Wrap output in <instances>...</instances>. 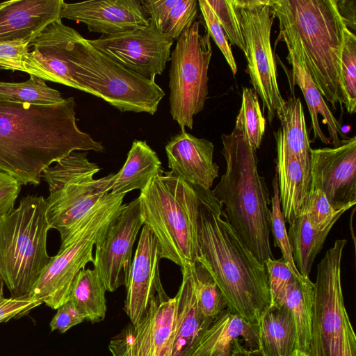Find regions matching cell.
Returning a JSON list of instances; mask_svg holds the SVG:
<instances>
[{"label": "cell", "mask_w": 356, "mask_h": 356, "mask_svg": "<svg viewBox=\"0 0 356 356\" xmlns=\"http://www.w3.org/2000/svg\"><path fill=\"white\" fill-rule=\"evenodd\" d=\"M125 194H107L63 241L51 257L29 296L57 309L68 300L72 284L88 262L94 261L93 248L126 204Z\"/></svg>", "instance_id": "8"}, {"label": "cell", "mask_w": 356, "mask_h": 356, "mask_svg": "<svg viewBox=\"0 0 356 356\" xmlns=\"http://www.w3.org/2000/svg\"><path fill=\"white\" fill-rule=\"evenodd\" d=\"M106 289L97 271L93 268H84L75 277L68 296L85 316L86 320L99 323L106 316Z\"/></svg>", "instance_id": "32"}, {"label": "cell", "mask_w": 356, "mask_h": 356, "mask_svg": "<svg viewBox=\"0 0 356 356\" xmlns=\"http://www.w3.org/2000/svg\"><path fill=\"white\" fill-rule=\"evenodd\" d=\"M238 10L245 43L247 72L254 90L262 100L270 123L283 111L277 69L270 44V31L275 16L268 0H233Z\"/></svg>", "instance_id": "12"}, {"label": "cell", "mask_w": 356, "mask_h": 356, "mask_svg": "<svg viewBox=\"0 0 356 356\" xmlns=\"http://www.w3.org/2000/svg\"><path fill=\"white\" fill-rule=\"evenodd\" d=\"M142 225L140 202L136 198L125 204L103 238L95 245L94 268L106 291L113 292L122 285H127L132 264V249Z\"/></svg>", "instance_id": "14"}, {"label": "cell", "mask_w": 356, "mask_h": 356, "mask_svg": "<svg viewBox=\"0 0 356 356\" xmlns=\"http://www.w3.org/2000/svg\"><path fill=\"white\" fill-rule=\"evenodd\" d=\"M257 325L258 350L261 356H291L296 350L295 322L284 306H270Z\"/></svg>", "instance_id": "26"}, {"label": "cell", "mask_w": 356, "mask_h": 356, "mask_svg": "<svg viewBox=\"0 0 356 356\" xmlns=\"http://www.w3.org/2000/svg\"><path fill=\"white\" fill-rule=\"evenodd\" d=\"M243 123L250 146L259 147L266 128V119L261 110L258 95L253 88H243L242 104Z\"/></svg>", "instance_id": "36"}, {"label": "cell", "mask_w": 356, "mask_h": 356, "mask_svg": "<svg viewBox=\"0 0 356 356\" xmlns=\"http://www.w3.org/2000/svg\"><path fill=\"white\" fill-rule=\"evenodd\" d=\"M333 225L318 231L314 228L306 213L290 225L287 232L295 266L303 277H309L314 261L323 248Z\"/></svg>", "instance_id": "31"}, {"label": "cell", "mask_w": 356, "mask_h": 356, "mask_svg": "<svg viewBox=\"0 0 356 356\" xmlns=\"http://www.w3.org/2000/svg\"><path fill=\"white\" fill-rule=\"evenodd\" d=\"M175 304V297L157 293L142 321L129 323L111 340L113 356H161L174 334Z\"/></svg>", "instance_id": "16"}, {"label": "cell", "mask_w": 356, "mask_h": 356, "mask_svg": "<svg viewBox=\"0 0 356 356\" xmlns=\"http://www.w3.org/2000/svg\"><path fill=\"white\" fill-rule=\"evenodd\" d=\"M0 99L35 105H54L65 100L59 91L33 75H30L29 79L24 82L0 81Z\"/></svg>", "instance_id": "33"}, {"label": "cell", "mask_w": 356, "mask_h": 356, "mask_svg": "<svg viewBox=\"0 0 356 356\" xmlns=\"http://www.w3.org/2000/svg\"><path fill=\"white\" fill-rule=\"evenodd\" d=\"M291 356H308L307 354L296 350Z\"/></svg>", "instance_id": "48"}, {"label": "cell", "mask_w": 356, "mask_h": 356, "mask_svg": "<svg viewBox=\"0 0 356 356\" xmlns=\"http://www.w3.org/2000/svg\"><path fill=\"white\" fill-rule=\"evenodd\" d=\"M87 154L72 152L42 173L49 192L45 199L47 220L51 229L59 232L61 241L112 188L115 174L94 179L100 168L89 161Z\"/></svg>", "instance_id": "9"}, {"label": "cell", "mask_w": 356, "mask_h": 356, "mask_svg": "<svg viewBox=\"0 0 356 356\" xmlns=\"http://www.w3.org/2000/svg\"><path fill=\"white\" fill-rule=\"evenodd\" d=\"M22 186L15 178L0 170V218L15 208Z\"/></svg>", "instance_id": "45"}, {"label": "cell", "mask_w": 356, "mask_h": 356, "mask_svg": "<svg viewBox=\"0 0 356 356\" xmlns=\"http://www.w3.org/2000/svg\"><path fill=\"white\" fill-rule=\"evenodd\" d=\"M160 249L149 228L143 225L131 264L124 311L131 323L137 325L145 316L152 299L165 292L160 279Z\"/></svg>", "instance_id": "18"}, {"label": "cell", "mask_w": 356, "mask_h": 356, "mask_svg": "<svg viewBox=\"0 0 356 356\" xmlns=\"http://www.w3.org/2000/svg\"><path fill=\"white\" fill-rule=\"evenodd\" d=\"M277 117L282 127L275 132L284 150L310 170L312 148L300 99L293 97L285 101L283 111Z\"/></svg>", "instance_id": "30"}, {"label": "cell", "mask_w": 356, "mask_h": 356, "mask_svg": "<svg viewBox=\"0 0 356 356\" xmlns=\"http://www.w3.org/2000/svg\"><path fill=\"white\" fill-rule=\"evenodd\" d=\"M195 290L200 312L207 318H215L227 309L225 298L206 267L198 260L192 263Z\"/></svg>", "instance_id": "34"}, {"label": "cell", "mask_w": 356, "mask_h": 356, "mask_svg": "<svg viewBox=\"0 0 356 356\" xmlns=\"http://www.w3.org/2000/svg\"><path fill=\"white\" fill-rule=\"evenodd\" d=\"M230 356H261L258 349L248 348L241 344V339H236Z\"/></svg>", "instance_id": "46"}, {"label": "cell", "mask_w": 356, "mask_h": 356, "mask_svg": "<svg viewBox=\"0 0 356 356\" xmlns=\"http://www.w3.org/2000/svg\"><path fill=\"white\" fill-rule=\"evenodd\" d=\"M274 136L280 202L285 222L290 225L305 213L311 191V173L298 159L284 150L276 132Z\"/></svg>", "instance_id": "24"}, {"label": "cell", "mask_w": 356, "mask_h": 356, "mask_svg": "<svg viewBox=\"0 0 356 356\" xmlns=\"http://www.w3.org/2000/svg\"><path fill=\"white\" fill-rule=\"evenodd\" d=\"M71 72L80 90L102 99L121 112L154 115L165 95L155 81L110 58L81 34L72 48Z\"/></svg>", "instance_id": "7"}, {"label": "cell", "mask_w": 356, "mask_h": 356, "mask_svg": "<svg viewBox=\"0 0 356 356\" xmlns=\"http://www.w3.org/2000/svg\"><path fill=\"white\" fill-rule=\"evenodd\" d=\"M341 81L348 113L356 110V37L349 29L345 31V40L341 60Z\"/></svg>", "instance_id": "35"}, {"label": "cell", "mask_w": 356, "mask_h": 356, "mask_svg": "<svg viewBox=\"0 0 356 356\" xmlns=\"http://www.w3.org/2000/svg\"><path fill=\"white\" fill-rule=\"evenodd\" d=\"M181 268L183 277L175 296V337L172 356H188L214 321L202 316L198 308L192 263Z\"/></svg>", "instance_id": "23"}, {"label": "cell", "mask_w": 356, "mask_h": 356, "mask_svg": "<svg viewBox=\"0 0 356 356\" xmlns=\"http://www.w3.org/2000/svg\"><path fill=\"white\" fill-rule=\"evenodd\" d=\"M203 188L161 171L138 197L143 225L156 238L161 259L181 267L200 256L198 223Z\"/></svg>", "instance_id": "5"}, {"label": "cell", "mask_w": 356, "mask_h": 356, "mask_svg": "<svg viewBox=\"0 0 356 356\" xmlns=\"http://www.w3.org/2000/svg\"><path fill=\"white\" fill-rule=\"evenodd\" d=\"M86 321L85 316L70 300L57 309V312L49 323L51 332L58 330L65 333L73 326Z\"/></svg>", "instance_id": "44"}, {"label": "cell", "mask_w": 356, "mask_h": 356, "mask_svg": "<svg viewBox=\"0 0 356 356\" xmlns=\"http://www.w3.org/2000/svg\"><path fill=\"white\" fill-rule=\"evenodd\" d=\"M63 0H10L0 10V42H31L51 22L60 19Z\"/></svg>", "instance_id": "21"}, {"label": "cell", "mask_w": 356, "mask_h": 356, "mask_svg": "<svg viewBox=\"0 0 356 356\" xmlns=\"http://www.w3.org/2000/svg\"><path fill=\"white\" fill-rule=\"evenodd\" d=\"M236 339L258 349L257 325L251 324L228 308L220 313L188 356H230Z\"/></svg>", "instance_id": "25"}, {"label": "cell", "mask_w": 356, "mask_h": 356, "mask_svg": "<svg viewBox=\"0 0 356 356\" xmlns=\"http://www.w3.org/2000/svg\"><path fill=\"white\" fill-rule=\"evenodd\" d=\"M279 22L277 41L296 47L323 98L336 110L345 99L341 60L347 29L337 0H268Z\"/></svg>", "instance_id": "3"}, {"label": "cell", "mask_w": 356, "mask_h": 356, "mask_svg": "<svg viewBox=\"0 0 356 356\" xmlns=\"http://www.w3.org/2000/svg\"><path fill=\"white\" fill-rule=\"evenodd\" d=\"M312 187L321 190L335 210L347 211L356 203V137L334 147L312 149Z\"/></svg>", "instance_id": "15"}, {"label": "cell", "mask_w": 356, "mask_h": 356, "mask_svg": "<svg viewBox=\"0 0 356 356\" xmlns=\"http://www.w3.org/2000/svg\"><path fill=\"white\" fill-rule=\"evenodd\" d=\"M314 282L309 277L293 276L273 306L282 305L291 313L297 332L296 350L308 355L314 305Z\"/></svg>", "instance_id": "28"}, {"label": "cell", "mask_w": 356, "mask_h": 356, "mask_svg": "<svg viewBox=\"0 0 356 356\" xmlns=\"http://www.w3.org/2000/svg\"><path fill=\"white\" fill-rule=\"evenodd\" d=\"M288 49L287 60L292 67V79L294 85L300 88L307 102L311 117L313 140H320L323 143H330L334 147L347 137L341 131V125L330 111L323 97L314 83L299 49L285 43Z\"/></svg>", "instance_id": "22"}, {"label": "cell", "mask_w": 356, "mask_h": 356, "mask_svg": "<svg viewBox=\"0 0 356 356\" xmlns=\"http://www.w3.org/2000/svg\"><path fill=\"white\" fill-rule=\"evenodd\" d=\"M73 97L54 105L0 99V170L22 185L37 186L53 163L74 151L104 152L76 124Z\"/></svg>", "instance_id": "1"}, {"label": "cell", "mask_w": 356, "mask_h": 356, "mask_svg": "<svg viewBox=\"0 0 356 356\" xmlns=\"http://www.w3.org/2000/svg\"><path fill=\"white\" fill-rule=\"evenodd\" d=\"M174 337H175V334H173L172 337H171V339L167 343V345H166L165 348H164V350L162 353V354L161 355V356H172Z\"/></svg>", "instance_id": "47"}, {"label": "cell", "mask_w": 356, "mask_h": 356, "mask_svg": "<svg viewBox=\"0 0 356 356\" xmlns=\"http://www.w3.org/2000/svg\"><path fill=\"white\" fill-rule=\"evenodd\" d=\"M29 41L0 42V70L24 72L23 58L29 52Z\"/></svg>", "instance_id": "43"}, {"label": "cell", "mask_w": 356, "mask_h": 356, "mask_svg": "<svg viewBox=\"0 0 356 356\" xmlns=\"http://www.w3.org/2000/svg\"><path fill=\"white\" fill-rule=\"evenodd\" d=\"M346 243L336 240L317 266L308 356H356V336L341 288V263Z\"/></svg>", "instance_id": "10"}, {"label": "cell", "mask_w": 356, "mask_h": 356, "mask_svg": "<svg viewBox=\"0 0 356 356\" xmlns=\"http://www.w3.org/2000/svg\"><path fill=\"white\" fill-rule=\"evenodd\" d=\"M161 162L145 140H135L122 168L115 174L111 193L126 194L144 190L152 178L162 170Z\"/></svg>", "instance_id": "27"}, {"label": "cell", "mask_w": 356, "mask_h": 356, "mask_svg": "<svg viewBox=\"0 0 356 356\" xmlns=\"http://www.w3.org/2000/svg\"><path fill=\"white\" fill-rule=\"evenodd\" d=\"M198 6L201 10L202 17L206 24L207 33L214 40L222 55L225 56L232 72L235 74L237 72V67L234 55L232 54L227 38L219 23L213 10L207 3L206 0H199Z\"/></svg>", "instance_id": "40"}, {"label": "cell", "mask_w": 356, "mask_h": 356, "mask_svg": "<svg viewBox=\"0 0 356 356\" xmlns=\"http://www.w3.org/2000/svg\"><path fill=\"white\" fill-rule=\"evenodd\" d=\"M4 284L0 280V323L27 315L30 311L42 302L31 298L29 295L18 298H6L3 293Z\"/></svg>", "instance_id": "42"}, {"label": "cell", "mask_w": 356, "mask_h": 356, "mask_svg": "<svg viewBox=\"0 0 356 356\" xmlns=\"http://www.w3.org/2000/svg\"><path fill=\"white\" fill-rule=\"evenodd\" d=\"M222 205L212 191L203 190L200 207L197 259L220 288L227 308L257 324L270 306L268 274L222 216Z\"/></svg>", "instance_id": "2"}, {"label": "cell", "mask_w": 356, "mask_h": 356, "mask_svg": "<svg viewBox=\"0 0 356 356\" xmlns=\"http://www.w3.org/2000/svg\"><path fill=\"white\" fill-rule=\"evenodd\" d=\"M213 10L227 39L245 54V43L241 29L238 10L233 0H206Z\"/></svg>", "instance_id": "38"}, {"label": "cell", "mask_w": 356, "mask_h": 356, "mask_svg": "<svg viewBox=\"0 0 356 356\" xmlns=\"http://www.w3.org/2000/svg\"><path fill=\"white\" fill-rule=\"evenodd\" d=\"M211 55V37L207 32L200 34L196 21L177 40L171 52L170 113L181 131L192 129L194 116L204 109Z\"/></svg>", "instance_id": "11"}, {"label": "cell", "mask_w": 356, "mask_h": 356, "mask_svg": "<svg viewBox=\"0 0 356 356\" xmlns=\"http://www.w3.org/2000/svg\"><path fill=\"white\" fill-rule=\"evenodd\" d=\"M50 229L42 196L23 197L17 208L0 218V280L10 297L28 296L49 264Z\"/></svg>", "instance_id": "6"}, {"label": "cell", "mask_w": 356, "mask_h": 356, "mask_svg": "<svg viewBox=\"0 0 356 356\" xmlns=\"http://www.w3.org/2000/svg\"><path fill=\"white\" fill-rule=\"evenodd\" d=\"M165 149L172 173L194 186L211 188L219 170L213 161L214 147L211 141L184 130L172 138Z\"/></svg>", "instance_id": "20"}, {"label": "cell", "mask_w": 356, "mask_h": 356, "mask_svg": "<svg viewBox=\"0 0 356 356\" xmlns=\"http://www.w3.org/2000/svg\"><path fill=\"white\" fill-rule=\"evenodd\" d=\"M273 194L271 198V211L270 213V227L272 232L275 246L279 248L282 258L287 264L292 273L297 277L302 276L297 270L293 261L285 220L281 210L279 197L277 177L275 174L272 181Z\"/></svg>", "instance_id": "37"}, {"label": "cell", "mask_w": 356, "mask_h": 356, "mask_svg": "<svg viewBox=\"0 0 356 356\" xmlns=\"http://www.w3.org/2000/svg\"><path fill=\"white\" fill-rule=\"evenodd\" d=\"M222 154L225 172L212 191L222 205L223 218L244 245L262 264L273 255L270 245L269 192L259 175L255 150L250 146L241 108L235 127L222 134Z\"/></svg>", "instance_id": "4"}, {"label": "cell", "mask_w": 356, "mask_h": 356, "mask_svg": "<svg viewBox=\"0 0 356 356\" xmlns=\"http://www.w3.org/2000/svg\"><path fill=\"white\" fill-rule=\"evenodd\" d=\"M60 17L86 24L90 32L111 35L145 26L149 22L141 0L63 1Z\"/></svg>", "instance_id": "19"}, {"label": "cell", "mask_w": 356, "mask_h": 356, "mask_svg": "<svg viewBox=\"0 0 356 356\" xmlns=\"http://www.w3.org/2000/svg\"><path fill=\"white\" fill-rule=\"evenodd\" d=\"M88 42L95 49L143 77L155 81L170 60L173 40L149 23Z\"/></svg>", "instance_id": "13"}, {"label": "cell", "mask_w": 356, "mask_h": 356, "mask_svg": "<svg viewBox=\"0 0 356 356\" xmlns=\"http://www.w3.org/2000/svg\"><path fill=\"white\" fill-rule=\"evenodd\" d=\"M345 211L335 210L321 190L311 186L305 213L307 215L314 228L321 231L330 225L334 226Z\"/></svg>", "instance_id": "39"}, {"label": "cell", "mask_w": 356, "mask_h": 356, "mask_svg": "<svg viewBox=\"0 0 356 356\" xmlns=\"http://www.w3.org/2000/svg\"><path fill=\"white\" fill-rule=\"evenodd\" d=\"M79 35L61 19L51 22L29 42L23 58L24 72L80 90L70 66L72 47Z\"/></svg>", "instance_id": "17"}, {"label": "cell", "mask_w": 356, "mask_h": 356, "mask_svg": "<svg viewBox=\"0 0 356 356\" xmlns=\"http://www.w3.org/2000/svg\"><path fill=\"white\" fill-rule=\"evenodd\" d=\"M144 12L159 31L177 40L195 22L197 0H141Z\"/></svg>", "instance_id": "29"}, {"label": "cell", "mask_w": 356, "mask_h": 356, "mask_svg": "<svg viewBox=\"0 0 356 356\" xmlns=\"http://www.w3.org/2000/svg\"><path fill=\"white\" fill-rule=\"evenodd\" d=\"M8 1L0 3V10L2 8H3L4 6H6L8 4Z\"/></svg>", "instance_id": "49"}, {"label": "cell", "mask_w": 356, "mask_h": 356, "mask_svg": "<svg viewBox=\"0 0 356 356\" xmlns=\"http://www.w3.org/2000/svg\"><path fill=\"white\" fill-rule=\"evenodd\" d=\"M268 274L270 306L275 305L282 295L286 285L295 275L282 257L268 259L264 263Z\"/></svg>", "instance_id": "41"}]
</instances>
